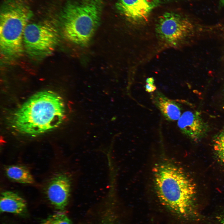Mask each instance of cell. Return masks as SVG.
<instances>
[{
  "label": "cell",
  "instance_id": "1",
  "mask_svg": "<svg viewBox=\"0 0 224 224\" xmlns=\"http://www.w3.org/2000/svg\"><path fill=\"white\" fill-rule=\"evenodd\" d=\"M153 173L156 193L163 206L184 222L196 223L203 219L198 208L196 186L183 169L164 160L155 165Z\"/></svg>",
  "mask_w": 224,
  "mask_h": 224
},
{
  "label": "cell",
  "instance_id": "2",
  "mask_svg": "<svg viewBox=\"0 0 224 224\" xmlns=\"http://www.w3.org/2000/svg\"><path fill=\"white\" fill-rule=\"evenodd\" d=\"M65 104L62 97L51 91L33 95L14 113L13 128L29 136L42 134L54 129L61 124L65 117Z\"/></svg>",
  "mask_w": 224,
  "mask_h": 224
},
{
  "label": "cell",
  "instance_id": "3",
  "mask_svg": "<svg viewBox=\"0 0 224 224\" xmlns=\"http://www.w3.org/2000/svg\"><path fill=\"white\" fill-rule=\"evenodd\" d=\"M101 12V5L98 0L68 2L63 8L60 17L65 37L78 45H87L99 25Z\"/></svg>",
  "mask_w": 224,
  "mask_h": 224
},
{
  "label": "cell",
  "instance_id": "4",
  "mask_svg": "<svg viewBox=\"0 0 224 224\" xmlns=\"http://www.w3.org/2000/svg\"><path fill=\"white\" fill-rule=\"evenodd\" d=\"M32 16L30 7L21 0H8L1 10V53L7 58L20 56L24 49L25 29Z\"/></svg>",
  "mask_w": 224,
  "mask_h": 224
},
{
  "label": "cell",
  "instance_id": "5",
  "mask_svg": "<svg viewBox=\"0 0 224 224\" xmlns=\"http://www.w3.org/2000/svg\"><path fill=\"white\" fill-rule=\"evenodd\" d=\"M56 28L49 22L28 24L23 35V44L27 54L35 58L50 55L58 43Z\"/></svg>",
  "mask_w": 224,
  "mask_h": 224
},
{
  "label": "cell",
  "instance_id": "6",
  "mask_svg": "<svg viewBox=\"0 0 224 224\" xmlns=\"http://www.w3.org/2000/svg\"><path fill=\"white\" fill-rule=\"evenodd\" d=\"M196 28L189 18L179 13L166 12L159 18L156 31L159 39L170 46H176L194 36Z\"/></svg>",
  "mask_w": 224,
  "mask_h": 224
},
{
  "label": "cell",
  "instance_id": "7",
  "mask_svg": "<svg viewBox=\"0 0 224 224\" xmlns=\"http://www.w3.org/2000/svg\"><path fill=\"white\" fill-rule=\"evenodd\" d=\"M161 0H118V11L127 19L139 23L147 21Z\"/></svg>",
  "mask_w": 224,
  "mask_h": 224
},
{
  "label": "cell",
  "instance_id": "8",
  "mask_svg": "<svg viewBox=\"0 0 224 224\" xmlns=\"http://www.w3.org/2000/svg\"><path fill=\"white\" fill-rule=\"evenodd\" d=\"M71 190L69 177L63 174H58L50 180L46 189L47 198L58 211L63 212L68 203Z\"/></svg>",
  "mask_w": 224,
  "mask_h": 224
},
{
  "label": "cell",
  "instance_id": "9",
  "mask_svg": "<svg viewBox=\"0 0 224 224\" xmlns=\"http://www.w3.org/2000/svg\"><path fill=\"white\" fill-rule=\"evenodd\" d=\"M178 126L185 135L194 140L203 137L207 131V126L197 111H187L178 119Z\"/></svg>",
  "mask_w": 224,
  "mask_h": 224
},
{
  "label": "cell",
  "instance_id": "10",
  "mask_svg": "<svg viewBox=\"0 0 224 224\" xmlns=\"http://www.w3.org/2000/svg\"><path fill=\"white\" fill-rule=\"evenodd\" d=\"M152 97L154 104L167 120H178L181 116V109L177 103L159 91L152 94Z\"/></svg>",
  "mask_w": 224,
  "mask_h": 224
},
{
  "label": "cell",
  "instance_id": "11",
  "mask_svg": "<svg viewBox=\"0 0 224 224\" xmlns=\"http://www.w3.org/2000/svg\"><path fill=\"white\" fill-rule=\"evenodd\" d=\"M0 212H7L19 215L26 212V201L17 194L10 191H6L1 194Z\"/></svg>",
  "mask_w": 224,
  "mask_h": 224
},
{
  "label": "cell",
  "instance_id": "12",
  "mask_svg": "<svg viewBox=\"0 0 224 224\" xmlns=\"http://www.w3.org/2000/svg\"><path fill=\"white\" fill-rule=\"evenodd\" d=\"M7 177L17 182L24 184H32L34 179L29 170L26 167L20 165H12L5 169Z\"/></svg>",
  "mask_w": 224,
  "mask_h": 224
},
{
  "label": "cell",
  "instance_id": "13",
  "mask_svg": "<svg viewBox=\"0 0 224 224\" xmlns=\"http://www.w3.org/2000/svg\"><path fill=\"white\" fill-rule=\"evenodd\" d=\"M214 139L215 153L220 162L224 166V128Z\"/></svg>",
  "mask_w": 224,
  "mask_h": 224
},
{
  "label": "cell",
  "instance_id": "14",
  "mask_svg": "<svg viewBox=\"0 0 224 224\" xmlns=\"http://www.w3.org/2000/svg\"><path fill=\"white\" fill-rule=\"evenodd\" d=\"M41 224H72L70 219L64 212L51 214L41 221Z\"/></svg>",
  "mask_w": 224,
  "mask_h": 224
},
{
  "label": "cell",
  "instance_id": "15",
  "mask_svg": "<svg viewBox=\"0 0 224 224\" xmlns=\"http://www.w3.org/2000/svg\"><path fill=\"white\" fill-rule=\"evenodd\" d=\"M146 82L145 86L146 91L149 93L154 92L156 90V88L154 84V78L152 77L147 78L146 80Z\"/></svg>",
  "mask_w": 224,
  "mask_h": 224
},
{
  "label": "cell",
  "instance_id": "16",
  "mask_svg": "<svg viewBox=\"0 0 224 224\" xmlns=\"http://www.w3.org/2000/svg\"><path fill=\"white\" fill-rule=\"evenodd\" d=\"M218 224H224V211L217 217Z\"/></svg>",
  "mask_w": 224,
  "mask_h": 224
},
{
  "label": "cell",
  "instance_id": "17",
  "mask_svg": "<svg viewBox=\"0 0 224 224\" xmlns=\"http://www.w3.org/2000/svg\"><path fill=\"white\" fill-rule=\"evenodd\" d=\"M220 1L221 5L224 7V0H220Z\"/></svg>",
  "mask_w": 224,
  "mask_h": 224
},
{
  "label": "cell",
  "instance_id": "18",
  "mask_svg": "<svg viewBox=\"0 0 224 224\" xmlns=\"http://www.w3.org/2000/svg\"></svg>",
  "mask_w": 224,
  "mask_h": 224
}]
</instances>
